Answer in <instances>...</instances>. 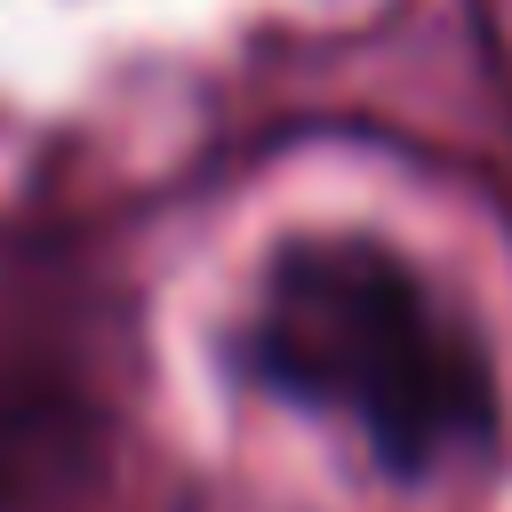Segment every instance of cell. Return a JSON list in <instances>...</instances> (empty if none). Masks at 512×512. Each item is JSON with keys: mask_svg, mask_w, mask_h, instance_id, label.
<instances>
[{"mask_svg": "<svg viewBox=\"0 0 512 512\" xmlns=\"http://www.w3.org/2000/svg\"><path fill=\"white\" fill-rule=\"evenodd\" d=\"M232 360L272 400L352 424L392 480H432L488 456L504 432V392L472 320L368 232L280 240L232 328Z\"/></svg>", "mask_w": 512, "mask_h": 512, "instance_id": "obj_1", "label": "cell"}]
</instances>
